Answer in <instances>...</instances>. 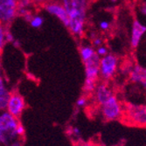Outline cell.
Wrapping results in <instances>:
<instances>
[{
	"label": "cell",
	"mask_w": 146,
	"mask_h": 146,
	"mask_svg": "<svg viewBox=\"0 0 146 146\" xmlns=\"http://www.w3.org/2000/svg\"><path fill=\"white\" fill-rule=\"evenodd\" d=\"M45 9L51 15L56 17L65 26L68 25V17L67 12H66L63 5L61 3L59 2H48L46 5H44Z\"/></svg>",
	"instance_id": "9"
},
{
	"label": "cell",
	"mask_w": 146,
	"mask_h": 146,
	"mask_svg": "<svg viewBox=\"0 0 146 146\" xmlns=\"http://www.w3.org/2000/svg\"><path fill=\"white\" fill-rule=\"evenodd\" d=\"M97 85V82H94V81H90V80H87L85 79V82H84V86H83V91L86 95L88 94H92L94 93L96 88Z\"/></svg>",
	"instance_id": "15"
},
{
	"label": "cell",
	"mask_w": 146,
	"mask_h": 146,
	"mask_svg": "<svg viewBox=\"0 0 146 146\" xmlns=\"http://www.w3.org/2000/svg\"><path fill=\"white\" fill-rule=\"evenodd\" d=\"M25 108V98L17 92L11 93L5 110L16 118H19Z\"/></svg>",
	"instance_id": "7"
},
{
	"label": "cell",
	"mask_w": 146,
	"mask_h": 146,
	"mask_svg": "<svg viewBox=\"0 0 146 146\" xmlns=\"http://www.w3.org/2000/svg\"><path fill=\"white\" fill-rule=\"evenodd\" d=\"M18 15V0H0V24L7 26Z\"/></svg>",
	"instance_id": "6"
},
{
	"label": "cell",
	"mask_w": 146,
	"mask_h": 146,
	"mask_svg": "<svg viewBox=\"0 0 146 146\" xmlns=\"http://www.w3.org/2000/svg\"><path fill=\"white\" fill-rule=\"evenodd\" d=\"M95 98L96 102L101 106L106 101H107L112 95H114L110 87L106 82H102L101 84H97L96 88L94 91Z\"/></svg>",
	"instance_id": "11"
},
{
	"label": "cell",
	"mask_w": 146,
	"mask_h": 146,
	"mask_svg": "<svg viewBox=\"0 0 146 146\" xmlns=\"http://www.w3.org/2000/svg\"><path fill=\"white\" fill-rule=\"evenodd\" d=\"M123 116L128 118V123L133 125L144 127L146 124V109L145 106L129 105L123 109Z\"/></svg>",
	"instance_id": "5"
},
{
	"label": "cell",
	"mask_w": 146,
	"mask_h": 146,
	"mask_svg": "<svg viewBox=\"0 0 146 146\" xmlns=\"http://www.w3.org/2000/svg\"><path fill=\"white\" fill-rule=\"evenodd\" d=\"M102 116L107 121H114L122 118L123 108L117 97L112 95L102 105H101Z\"/></svg>",
	"instance_id": "3"
},
{
	"label": "cell",
	"mask_w": 146,
	"mask_h": 146,
	"mask_svg": "<svg viewBox=\"0 0 146 146\" xmlns=\"http://www.w3.org/2000/svg\"><path fill=\"white\" fill-rule=\"evenodd\" d=\"M99 27L101 30L102 31H108L110 27V24L108 22V21H106V20H103L102 21L100 24H99Z\"/></svg>",
	"instance_id": "20"
},
{
	"label": "cell",
	"mask_w": 146,
	"mask_h": 146,
	"mask_svg": "<svg viewBox=\"0 0 146 146\" xmlns=\"http://www.w3.org/2000/svg\"><path fill=\"white\" fill-rule=\"evenodd\" d=\"M6 26L0 24V52L4 48L6 41H5V32H6Z\"/></svg>",
	"instance_id": "17"
},
{
	"label": "cell",
	"mask_w": 146,
	"mask_h": 146,
	"mask_svg": "<svg viewBox=\"0 0 146 146\" xmlns=\"http://www.w3.org/2000/svg\"><path fill=\"white\" fill-rule=\"evenodd\" d=\"M88 103V100H87V97L85 96H82L81 98H79L76 102V105L80 108H82V107H85Z\"/></svg>",
	"instance_id": "19"
},
{
	"label": "cell",
	"mask_w": 146,
	"mask_h": 146,
	"mask_svg": "<svg viewBox=\"0 0 146 146\" xmlns=\"http://www.w3.org/2000/svg\"><path fill=\"white\" fill-rule=\"evenodd\" d=\"M68 17V28L76 37H82L85 32L88 0H61Z\"/></svg>",
	"instance_id": "1"
},
{
	"label": "cell",
	"mask_w": 146,
	"mask_h": 146,
	"mask_svg": "<svg viewBox=\"0 0 146 146\" xmlns=\"http://www.w3.org/2000/svg\"><path fill=\"white\" fill-rule=\"evenodd\" d=\"M13 40H14V38H13L12 34L6 29V32H5V41L6 42H12Z\"/></svg>",
	"instance_id": "25"
},
{
	"label": "cell",
	"mask_w": 146,
	"mask_h": 146,
	"mask_svg": "<svg viewBox=\"0 0 146 146\" xmlns=\"http://www.w3.org/2000/svg\"><path fill=\"white\" fill-rule=\"evenodd\" d=\"M111 1H112V2H116L117 0H111Z\"/></svg>",
	"instance_id": "28"
},
{
	"label": "cell",
	"mask_w": 146,
	"mask_h": 146,
	"mask_svg": "<svg viewBox=\"0 0 146 146\" xmlns=\"http://www.w3.org/2000/svg\"><path fill=\"white\" fill-rule=\"evenodd\" d=\"M118 59L112 54H108L100 59L99 65V77L104 82H108L112 79L117 70Z\"/></svg>",
	"instance_id": "4"
},
{
	"label": "cell",
	"mask_w": 146,
	"mask_h": 146,
	"mask_svg": "<svg viewBox=\"0 0 146 146\" xmlns=\"http://www.w3.org/2000/svg\"><path fill=\"white\" fill-rule=\"evenodd\" d=\"M71 135L74 136V137H79L80 136H81V131H80V129L76 127H73L71 129Z\"/></svg>",
	"instance_id": "24"
},
{
	"label": "cell",
	"mask_w": 146,
	"mask_h": 146,
	"mask_svg": "<svg viewBox=\"0 0 146 146\" xmlns=\"http://www.w3.org/2000/svg\"><path fill=\"white\" fill-rule=\"evenodd\" d=\"M10 95H11V93L7 89L6 85H5L4 71L2 68L1 60H0V111L5 110Z\"/></svg>",
	"instance_id": "12"
},
{
	"label": "cell",
	"mask_w": 146,
	"mask_h": 146,
	"mask_svg": "<svg viewBox=\"0 0 146 146\" xmlns=\"http://www.w3.org/2000/svg\"><path fill=\"white\" fill-rule=\"evenodd\" d=\"M82 146H96V145L93 143H83Z\"/></svg>",
	"instance_id": "27"
},
{
	"label": "cell",
	"mask_w": 146,
	"mask_h": 146,
	"mask_svg": "<svg viewBox=\"0 0 146 146\" xmlns=\"http://www.w3.org/2000/svg\"><path fill=\"white\" fill-rule=\"evenodd\" d=\"M96 54L100 58H102V57H103V56H105V55H107V54H109V51H108V48L106 47V46H100L96 47Z\"/></svg>",
	"instance_id": "18"
},
{
	"label": "cell",
	"mask_w": 146,
	"mask_h": 146,
	"mask_svg": "<svg viewBox=\"0 0 146 146\" xmlns=\"http://www.w3.org/2000/svg\"><path fill=\"white\" fill-rule=\"evenodd\" d=\"M140 10H141V11H142V14H143V15H145V14H146V7H145V4H143V7L141 6Z\"/></svg>",
	"instance_id": "26"
},
{
	"label": "cell",
	"mask_w": 146,
	"mask_h": 146,
	"mask_svg": "<svg viewBox=\"0 0 146 146\" xmlns=\"http://www.w3.org/2000/svg\"><path fill=\"white\" fill-rule=\"evenodd\" d=\"M33 5H44L46 3L50 2V0H30Z\"/></svg>",
	"instance_id": "22"
},
{
	"label": "cell",
	"mask_w": 146,
	"mask_h": 146,
	"mask_svg": "<svg viewBox=\"0 0 146 146\" xmlns=\"http://www.w3.org/2000/svg\"><path fill=\"white\" fill-rule=\"evenodd\" d=\"M17 134L19 135V137H23L24 136V134H25V128H24V126L19 123V124L18 125V127H17Z\"/></svg>",
	"instance_id": "23"
},
{
	"label": "cell",
	"mask_w": 146,
	"mask_h": 146,
	"mask_svg": "<svg viewBox=\"0 0 146 146\" xmlns=\"http://www.w3.org/2000/svg\"><path fill=\"white\" fill-rule=\"evenodd\" d=\"M129 79L132 82L143 84V86L145 87V80H146L145 68L141 67L140 65H136L130 72Z\"/></svg>",
	"instance_id": "13"
},
{
	"label": "cell",
	"mask_w": 146,
	"mask_h": 146,
	"mask_svg": "<svg viewBox=\"0 0 146 146\" xmlns=\"http://www.w3.org/2000/svg\"><path fill=\"white\" fill-rule=\"evenodd\" d=\"M96 54V49L91 46H82L80 48V55L84 61L89 60Z\"/></svg>",
	"instance_id": "14"
},
{
	"label": "cell",
	"mask_w": 146,
	"mask_h": 146,
	"mask_svg": "<svg viewBox=\"0 0 146 146\" xmlns=\"http://www.w3.org/2000/svg\"><path fill=\"white\" fill-rule=\"evenodd\" d=\"M145 31L146 27L144 25H143L140 21L137 19L133 21L130 36V45L132 48H137L139 46L141 39L145 33Z\"/></svg>",
	"instance_id": "10"
},
{
	"label": "cell",
	"mask_w": 146,
	"mask_h": 146,
	"mask_svg": "<svg viewBox=\"0 0 146 146\" xmlns=\"http://www.w3.org/2000/svg\"><path fill=\"white\" fill-rule=\"evenodd\" d=\"M19 124V119L9 114L6 110L0 113V143L8 146L12 142L19 140L17 134V127Z\"/></svg>",
	"instance_id": "2"
},
{
	"label": "cell",
	"mask_w": 146,
	"mask_h": 146,
	"mask_svg": "<svg viewBox=\"0 0 146 146\" xmlns=\"http://www.w3.org/2000/svg\"><path fill=\"white\" fill-rule=\"evenodd\" d=\"M29 23L32 27L38 29V28H40L42 26L44 23V19L39 15H35L31 18V19L29 20Z\"/></svg>",
	"instance_id": "16"
},
{
	"label": "cell",
	"mask_w": 146,
	"mask_h": 146,
	"mask_svg": "<svg viewBox=\"0 0 146 146\" xmlns=\"http://www.w3.org/2000/svg\"><path fill=\"white\" fill-rule=\"evenodd\" d=\"M100 57L96 54L92 58L84 61L85 67V76L87 80L97 82L99 79V65Z\"/></svg>",
	"instance_id": "8"
},
{
	"label": "cell",
	"mask_w": 146,
	"mask_h": 146,
	"mask_svg": "<svg viewBox=\"0 0 146 146\" xmlns=\"http://www.w3.org/2000/svg\"><path fill=\"white\" fill-rule=\"evenodd\" d=\"M102 43H103V40H102V38L100 37H96L93 39V45H94V46H96V47L102 46Z\"/></svg>",
	"instance_id": "21"
}]
</instances>
